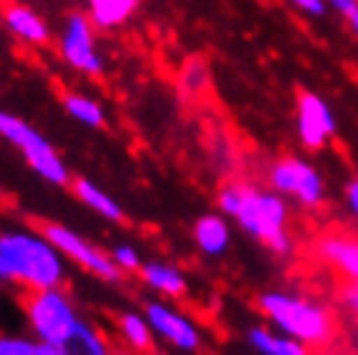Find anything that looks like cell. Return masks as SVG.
Instances as JSON below:
<instances>
[{"label":"cell","instance_id":"obj_1","mask_svg":"<svg viewBox=\"0 0 358 355\" xmlns=\"http://www.w3.org/2000/svg\"><path fill=\"white\" fill-rule=\"evenodd\" d=\"M218 208L226 215L236 218V223L255 239L268 244L275 254L288 257L294 252V239L286 231L288 223V205L278 192H262L250 184H231L221 187L218 192Z\"/></svg>","mask_w":358,"mask_h":355},{"label":"cell","instance_id":"obj_2","mask_svg":"<svg viewBox=\"0 0 358 355\" xmlns=\"http://www.w3.org/2000/svg\"><path fill=\"white\" fill-rule=\"evenodd\" d=\"M0 257L6 265V280H16L27 291L57 288L63 283L65 267L60 252L45 233H0Z\"/></svg>","mask_w":358,"mask_h":355},{"label":"cell","instance_id":"obj_3","mask_svg":"<svg viewBox=\"0 0 358 355\" xmlns=\"http://www.w3.org/2000/svg\"><path fill=\"white\" fill-rule=\"evenodd\" d=\"M257 303L286 338L309 347H324L335 335V319L322 303L291 294H262Z\"/></svg>","mask_w":358,"mask_h":355},{"label":"cell","instance_id":"obj_4","mask_svg":"<svg viewBox=\"0 0 358 355\" xmlns=\"http://www.w3.org/2000/svg\"><path fill=\"white\" fill-rule=\"evenodd\" d=\"M24 311H27L29 327L39 342L65 345L78 327L76 306L63 288H39L24 294Z\"/></svg>","mask_w":358,"mask_h":355},{"label":"cell","instance_id":"obj_5","mask_svg":"<svg viewBox=\"0 0 358 355\" xmlns=\"http://www.w3.org/2000/svg\"><path fill=\"white\" fill-rule=\"evenodd\" d=\"M0 135L10 140L16 148H21V153L27 156L29 166L39 174L42 179H47L50 184H68V169L60 161V156L52 151V145L42 138V135L31 130L27 122H21L18 117L0 112Z\"/></svg>","mask_w":358,"mask_h":355},{"label":"cell","instance_id":"obj_6","mask_svg":"<svg viewBox=\"0 0 358 355\" xmlns=\"http://www.w3.org/2000/svg\"><path fill=\"white\" fill-rule=\"evenodd\" d=\"M42 233H45L47 241H50L60 254L73 259L76 265H81L91 275L101 277V280H109V283L120 280V275H122V270L115 265V259L109 257V254L99 252L96 247H91L83 236H78L76 231L65 229L60 223H45V226H42Z\"/></svg>","mask_w":358,"mask_h":355},{"label":"cell","instance_id":"obj_7","mask_svg":"<svg viewBox=\"0 0 358 355\" xmlns=\"http://www.w3.org/2000/svg\"><path fill=\"white\" fill-rule=\"evenodd\" d=\"M270 187L278 195H291L304 208H317L324 200V182L320 171L301 159H283L270 169Z\"/></svg>","mask_w":358,"mask_h":355},{"label":"cell","instance_id":"obj_8","mask_svg":"<svg viewBox=\"0 0 358 355\" xmlns=\"http://www.w3.org/2000/svg\"><path fill=\"white\" fill-rule=\"evenodd\" d=\"M145 319L151 324V329L156 335H162L166 342H171L179 350H197L200 347V332L187 317H182L179 311L169 309L166 303L151 301L145 306Z\"/></svg>","mask_w":358,"mask_h":355},{"label":"cell","instance_id":"obj_9","mask_svg":"<svg viewBox=\"0 0 358 355\" xmlns=\"http://www.w3.org/2000/svg\"><path fill=\"white\" fill-rule=\"evenodd\" d=\"M335 133V117L317 94L304 91L299 96V135L306 148H322Z\"/></svg>","mask_w":358,"mask_h":355},{"label":"cell","instance_id":"obj_10","mask_svg":"<svg viewBox=\"0 0 358 355\" xmlns=\"http://www.w3.org/2000/svg\"><path fill=\"white\" fill-rule=\"evenodd\" d=\"M317 254L338 275L358 283V236L343 231L324 233L322 239L317 241Z\"/></svg>","mask_w":358,"mask_h":355},{"label":"cell","instance_id":"obj_11","mask_svg":"<svg viewBox=\"0 0 358 355\" xmlns=\"http://www.w3.org/2000/svg\"><path fill=\"white\" fill-rule=\"evenodd\" d=\"M63 55L65 60L81 68L86 73H101V60L99 55L94 52V39H91V29L89 21L83 16H73L68 21V29H65L63 36Z\"/></svg>","mask_w":358,"mask_h":355},{"label":"cell","instance_id":"obj_12","mask_svg":"<svg viewBox=\"0 0 358 355\" xmlns=\"http://www.w3.org/2000/svg\"><path fill=\"white\" fill-rule=\"evenodd\" d=\"M231 229L224 215H203L195 223V244L208 257H221L229 249Z\"/></svg>","mask_w":358,"mask_h":355},{"label":"cell","instance_id":"obj_13","mask_svg":"<svg viewBox=\"0 0 358 355\" xmlns=\"http://www.w3.org/2000/svg\"><path fill=\"white\" fill-rule=\"evenodd\" d=\"M141 275L153 291L169 296V298H182L187 294V280L179 273L177 267L164 265V262H148V265L141 270Z\"/></svg>","mask_w":358,"mask_h":355},{"label":"cell","instance_id":"obj_14","mask_svg":"<svg viewBox=\"0 0 358 355\" xmlns=\"http://www.w3.org/2000/svg\"><path fill=\"white\" fill-rule=\"evenodd\" d=\"M73 192H76V197H78L86 208H91L94 213H99L101 218H107V221L120 223L125 218L120 203H115L107 192H101V189H99L94 182H89V179H78V182L73 184Z\"/></svg>","mask_w":358,"mask_h":355},{"label":"cell","instance_id":"obj_15","mask_svg":"<svg viewBox=\"0 0 358 355\" xmlns=\"http://www.w3.org/2000/svg\"><path fill=\"white\" fill-rule=\"evenodd\" d=\"M6 21H8V27L13 29L21 39L34 42V45H45L47 42V27L29 8L10 6V8L6 10Z\"/></svg>","mask_w":358,"mask_h":355},{"label":"cell","instance_id":"obj_16","mask_svg":"<svg viewBox=\"0 0 358 355\" xmlns=\"http://www.w3.org/2000/svg\"><path fill=\"white\" fill-rule=\"evenodd\" d=\"M120 332H122V340L135 353H148L153 347V329L148 319L141 314H122L120 317Z\"/></svg>","mask_w":358,"mask_h":355},{"label":"cell","instance_id":"obj_17","mask_svg":"<svg viewBox=\"0 0 358 355\" xmlns=\"http://www.w3.org/2000/svg\"><path fill=\"white\" fill-rule=\"evenodd\" d=\"M71 355H112L107 340L101 338V332L94 329L86 321H78V327L73 332V338L65 342Z\"/></svg>","mask_w":358,"mask_h":355},{"label":"cell","instance_id":"obj_18","mask_svg":"<svg viewBox=\"0 0 358 355\" xmlns=\"http://www.w3.org/2000/svg\"><path fill=\"white\" fill-rule=\"evenodd\" d=\"M91 16L99 27H117L135 10L138 0H89Z\"/></svg>","mask_w":358,"mask_h":355},{"label":"cell","instance_id":"obj_19","mask_svg":"<svg viewBox=\"0 0 358 355\" xmlns=\"http://www.w3.org/2000/svg\"><path fill=\"white\" fill-rule=\"evenodd\" d=\"M65 107L71 112L78 122L89 124V127H101L104 124V112L99 107L94 99H86V96H68L65 99Z\"/></svg>","mask_w":358,"mask_h":355},{"label":"cell","instance_id":"obj_20","mask_svg":"<svg viewBox=\"0 0 358 355\" xmlns=\"http://www.w3.org/2000/svg\"><path fill=\"white\" fill-rule=\"evenodd\" d=\"M208 80H210V73H208V65L203 60H189L185 62L182 68V86L189 94H200V91L208 89Z\"/></svg>","mask_w":358,"mask_h":355},{"label":"cell","instance_id":"obj_21","mask_svg":"<svg viewBox=\"0 0 358 355\" xmlns=\"http://www.w3.org/2000/svg\"><path fill=\"white\" fill-rule=\"evenodd\" d=\"M275 340L278 335H273L268 327H252L247 332V342H250L252 350H257L260 355H273L275 350Z\"/></svg>","mask_w":358,"mask_h":355},{"label":"cell","instance_id":"obj_22","mask_svg":"<svg viewBox=\"0 0 358 355\" xmlns=\"http://www.w3.org/2000/svg\"><path fill=\"white\" fill-rule=\"evenodd\" d=\"M36 342L27 338H13V335H0V355H34Z\"/></svg>","mask_w":358,"mask_h":355},{"label":"cell","instance_id":"obj_23","mask_svg":"<svg viewBox=\"0 0 358 355\" xmlns=\"http://www.w3.org/2000/svg\"><path fill=\"white\" fill-rule=\"evenodd\" d=\"M112 259H115V265L120 267L122 273H138V270H141V257H138V252H135L133 247H127V244L117 247L115 252H112Z\"/></svg>","mask_w":358,"mask_h":355},{"label":"cell","instance_id":"obj_24","mask_svg":"<svg viewBox=\"0 0 358 355\" xmlns=\"http://www.w3.org/2000/svg\"><path fill=\"white\" fill-rule=\"evenodd\" d=\"M273 355H312V353H309V345H304V342H299V340H294V338L280 335V338L275 340Z\"/></svg>","mask_w":358,"mask_h":355},{"label":"cell","instance_id":"obj_25","mask_svg":"<svg viewBox=\"0 0 358 355\" xmlns=\"http://www.w3.org/2000/svg\"><path fill=\"white\" fill-rule=\"evenodd\" d=\"M341 306L358 321V283L348 280V283L343 285L341 288Z\"/></svg>","mask_w":358,"mask_h":355},{"label":"cell","instance_id":"obj_26","mask_svg":"<svg viewBox=\"0 0 358 355\" xmlns=\"http://www.w3.org/2000/svg\"><path fill=\"white\" fill-rule=\"evenodd\" d=\"M291 3L304 13H312V16H322L324 13V0H291Z\"/></svg>","mask_w":358,"mask_h":355},{"label":"cell","instance_id":"obj_27","mask_svg":"<svg viewBox=\"0 0 358 355\" xmlns=\"http://www.w3.org/2000/svg\"><path fill=\"white\" fill-rule=\"evenodd\" d=\"M330 6L338 13H343L345 18H350L353 13H358V0H330Z\"/></svg>","mask_w":358,"mask_h":355},{"label":"cell","instance_id":"obj_28","mask_svg":"<svg viewBox=\"0 0 358 355\" xmlns=\"http://www.w3.org/2000/svg\"><path fill=\"white\" fill-rule=\"evenodd\" d=\"M345 205H348V210L358 218V177L353 179L345 189Z\"/></svg>","mask_w":358,"mask_h":355},{"label":"cell","instance_id":"obj_29","mask_svg":"<svg viewBox=\"0 0 358 355\" xmlns=\"http://www.w3.org/2000/svg\"><path fill=\"white\" fill-rule=\"evenodd\" d=\"M34 355H71L65 345H50V342H36Z\"/></svg>","mask_w":358,"mask_h":355},{"label":"cell","instance_id":"obj_30","mask_svg":"<svg viewBox=\"0 0 358 355\" xmlns=\"http://www.w3.org/2000/svg\"><path fill=\"white\" fill-rule=\"evenodd\" d=\"M348 21H350V27H353V31L358 34V13H353V16H350Z\"/></svg>","mask_w":358,"mask_h":355},{"label":"cell","instance_id":"obj_31","mask_svg":"<svg viewBox=\"0 0 358 355\" xmlns=\"http://www.w3.org/2000/svg\"><path fill=\"white\" fill-rule=\"evenodd\" d=\"M0 280H6V265H3V257H0Z\"/></svg>","mask_w":358,"mask_h":355},{"label":"cell","instance_id":"obj_32","mask_svg":"<svg viewBox=\"0 0 358 355\" xmlns=\"http://www.w3.org/2000/svg\"><path fill=\"white\" fill-rule=\"evenodd\" d=\"M145 355H162V353H153V350H148V353H145Z\"/></svg>","mask_w":358,"mask_h":355},{"label":"cell","instance_id":"obj_33","mask_svg":"<svg viewBox=\"0 0 358 355\" xmlns=\"http://www.w3.org/2000/svg\"><path fill=\"white\" fill-rule=\"evenodd\" d=\"M115 355H133V353H122V350H120V353H115Z\"/></svg>","mask_w":358,"mask_h":355}]
</instances>
